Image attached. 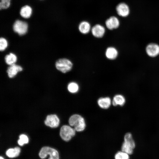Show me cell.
I'll list each match as a JSON object with an SVG mask.
<instances>
[{"mask_svg": "<svg viewBox=\"0 0 159 159\" xmlns=\"http://www.w3.org/2000/svg\"><path fill=\"white\" fill-rule=\"evenodd\" d=\"M22 70V68L20 66L14 64L11 65L8 68L7 72L10 78L15 76L18 72Z\"/></svg>", "mask_w": 159, "mask_h": 159, "instance_id": "7c38bea8", "label": "cell"}, {"mask_svg": "<svg viewBox=\"0 0 159 159\" xmlns=\"http://www.w3.org/2000/svg\"><path fill=\"white\" fill-rule=\"evenodd\" d=\"M0 159H4L3 157L1 156L0 157Z\"/></svg>", "mask_w": 159, "mask_h": 159, "instance_id": "d4e9b609", "label": "cell"}, {"mask_svg": "<svg viewBox=\"0 0 159 159\" xmlns=\"http://www.w3.org/2000/svg\"><path fill=\"white\" fill-rule=\"evenodd\" d=\"M19 139L18 141V143L20 145L22 146L25 144L29 142L28 137L25 135L21 134L19 136Z\"/></svg>", "mask_w": 159, "mask_h": 159, "instance_id": "44dd1931", "label": "cell"}, {"mask_svg": "<svg viewBox=\"0 0 159 159\" xmlns=\"http://www.w3.org/2000/svg\"><path fill=\"white\" fill-rule=\"evenodd\" d=\"M48 155L50 156L49 159H59L58 152L55 149L49 147H43L39 153V156L42 159L45 158Z\"/></svg>", "mask_w": 159, "mask_h": 159, "instance_id": "5b68a950", "label": "cell"}, {"mask_svg": "<svg viewBox=\"0 0 159 159\" xmlns=\"http://www.w3.org/2000/svg\"><path fill=\"white\" fill-rule=\"evenodd\" d=\"M115 159H129L128 154L124 152H119L115 156Z\"/></svg>", "mask_w": 159, "mask_h": 159, "instance_id": "7402d4cb", "label": "cell"}, {"mask_svg": "<svg viewBox=\"0 0 159 159\" xmlns=\"http://www.w3.org/2000/svg\"><path fill=\"white\" fill-rule=\"evenodd\" d=\"M91 29V25L88 21H81L78 26V29L80 33L83 34L88 33Z\"/></svg>", "mask_w": 159, "mask_h": 159, "instance_id": "4fadbf2b", "label": "cell"}, {"mask_svg": "<svg viewBox=\"0 0 159 159\" xmlns=\"http://www.w3.org/2000/svg\"><path fill=\"white\" fill-rule=\"evenodd\" d=\"M69 123L76 131L80 132L85 129L86 124L84 118L80 115L74 114L69 117Z\"/></svg>", "mask_w": 159, "mask_h": 159, "instance_id": "6da1fadb", "label": "cell"}, {"mask_svg": "<svg viewBox=\"0 0 159 159\" xmlns=\"http://www.w3.org/2000/svg\"><path fill=\"white\" fill-rule=\"evenodd\" d=\"M125 99L123 96L121 95L117 94L113 97L112 104L114 106L117 105L122 106L125 103Z\"/></svg>", "mask_w": 159, "mask_h": 159, "instance_id": "2e32d148", "label": "cell"}, {"mask_svg": "<svg viewBox=\"0 0 159 159\" xmlns=\"http://www.w3.org/2000/svg\"><path fill=\"white\" fill-rule=\"evenodd\" d=\"M8 45L6 40L4 38L1 37L0 39V50L3 51L7 47Z\"/></svg>", "mask_w": 159, "mask_h": 159, "instance_id": "cb8c5ba5", "label": "cell"}, {"mask_svg": "<svg viewBox=\"0 0 159 159\" xmlns=\"http://www.w3.org/2000/svg\"><path fill=\"white\" fill-rule=\"evenodd\" d=\"M97 104L102 108L107 109L109 107L111 104V101L108 97H101L97 100Z\"/></svg>", "mask_w": 159, "mask_h": 159, "instance_id": "5bb4252c", "label": "cell"}, {"mask_svg": "<svg viewBox=\"0 0 159 159\" xmlns=\"http://www.w3.org/2000/svg\"><path fill=\"white\" fill-rule=\"evenodd\" d=\"M11 0H1L0 2V9H6L10 5Z\"/></svg>", "mask_w": 159, "mask_h": 159, "instance_id": "603a6c76", "label": "cell"}, {"mask_svg": "<svg viewBox=\"0 0 159 159\" xmlns=\"http://www.w3.org/2000/svg\"><path fill=\"white\" fill-rule=\"evenodd\" d=\"M105 32V28L101 25L97 24L94 26L91 29L92 35L97 38L102 37Z\"/></svg>", "mask_w": 159, "mask_h": 159, "instance_id": "8fae6325", "label": "cell"}, {"mask_svg": "<svg viewBox=\"0 0 159 159\" xmlns=\"http://www.w3.org/2000/svg\"><path fill=\"white\" fill-rule=\"evenodd\" d=\"M20 152V149L18 147L14 148H10L6 152V155L11 158H14L18 156Z\"/></svg>", "mask_w": 159, "mask_h": 159, "instance_id": "ac0fdd59", "label": "cell"}, {"mask_svg": "<svg viewBox=\"0 0 159 159\" xmlns=\"http://www.w3.org/2000/svg\"><path fill=\"white\" fill-rule=\"evenodd\" d=\"M118 52L117 49L113 47H110L107 48L105 52L106 57L110 60L115 59L117 57Z\"/></svg>", "mask_w": 159, "mask_h": 159, "instance_id": "9a60e30c", "label": "cell"}, {"mask_svg": "<svg viewBox=\"0 0 159 159\" xmlns=\"http://www.w3.org/2000/svg\"><path fill=\"white\" fill-rule=\"evenodd\" d=\"M5 59L6 64L11 65L14 64L16 61L17 57L14 54L10 53L5 56Z\"/></svg>", "mask_w": 159, "mask_h": 159, "instance_id": "d6986e66", "label": "cell"}, {"mask_svg": "<svg viewBox=\"0 0 159 159\" xmlns=\"http://www.w3.org/2000/svg\"><path fill=\"white\" fill-rule=\"evenodd\" d=\"M68 91L71 93H75L77 92L79 90L78 84L75 82H72L69 83L67 86Z\"/></svg>", "mask_w": 159, "mask_h": 159, "instance_id": "ffe728a7", "label": "cell"}, {"mask_svg": "<svg viewBox=\"0 0 159 159\" xmlns=\"http://www.w3.org/2000/svg\"><path fill=\"white\" fill-rule=\"evenodd\" d=\"M32 13V9L28 5L22 7L20 11V15L25 18H28L31 16Z\"/></svg>", "mask_w": 159, "mask_h": 159, "instance_id": "e0dca14e", "label": "cell"}, {"mask_svg": "<svg viewBox=\"0 0 159 159\" xmlns=\"http://www.w3.org/2000/svg\"><path fill=\"white\" fill-rule=\"evenodd\" d=\"M76 130L72 127L64 125L60 128V135L64 141H68L75 135Z\"/></svg>", "mask_w": 159, "mask_h": 159, "instance_id": "3957f363", "label": "cell"}, {"mask_svg": "<svg viewBox=\"0 0 159 159\" xmlns=\"http://www.w3.org/2000/svg\"><path fill=\"white\" fill-rule=\"evenodd\" d=\"M56 68L63 73L70 71L72 68L73 64L69 59L63 58L58 59L55 63Z\"/></svg>", "mask_w": 159, "mask_h": 159, "instance_id": "277c9868", "label": "cell"}, {"mask_svg": "<svg viewBox=\"0 0 159 159\" xmlns=\"http://www.w3.org/2000/svg\"><path fill=\"white\" fill-rule=\"evenodd\" d=\"M28 26L27 23L19 20H16L13 26L14 31L20 35L24 34L26 32Z\"/></svg>", "mask_w": 159, "mask_h": 159, "instance_id": "8992f818", "label": "cell"}, {"mask_svg": "<svg viewBox=\"0 0 159 159\" xmlns=\"http://www.w3.org/2000/svg\"><path fill=\"white\" fill-rule=\"evenodd\" d=\"M116 10L117 14L122 17L127 16L130 13V9L128 6L124 2L118 4L116 6Z\"/></svg>", "mask_w": 159, "mask_h": 159, "instance_id": "52a82bcc", "label": "cell"}, {"mask_svg": "<svg viewBox=\"0 0 159 159\" xmlns=\"http://www.w3.org/2000/svg\"><path fill=\"white\" fill-rule=\"evenodd\" d=\"M107 28L112 30L117 28L119 26L120 22L118 18L115 16H111L107 19L105 22Z\"/></svg>", "mask_w": 159, "mask_h": 159, "instance_id": "ba28073f", "label": "cell"}, {"mask_svg": "<svg viewBox=\"0 0 159 159\" xmlns=\"http://www.w3.org/2000/svg\"><path fill=\"white\" fill-rule=\"evenodd\" d=\"M45 124L52 128L57 127L59 123V120L56 115H48L44 121Z\"/></svg>", "mask_w": 159, "mask_h": 159, "instance_id": "30bf717a", "label": "cell"}, {"mask_svg": "<svg viewBox=\"0 0 159 159\" xmlns=\"http://www.w3.org/2000/svg\"><path fill=\"white\" fill-rule=\"evenodd\" d=\"M146 51L149 57H156L159 54V45L155 43H150L146 46Z\"/></svg>", "mask_w": 159, "mask_h": 159, "instance_id": "9c48e42d", "label": "cell"}, {"mask_svg": "<svg viewBox=\"0 0 159 159\" xmlns=\"http://www.w3.org/2000/svg\"><path fill=\"white\" fill-rule=\"evenodd\" d=\"M135 147V142L132 134L130 132L125 134L124 137V142L121 147L122 151L128 154H131Z\"/></svg>", "mask_w": 159, "mask_h": 159, "instance_id": "7a4b0ae2", "label": "cell"}]
</instances>
